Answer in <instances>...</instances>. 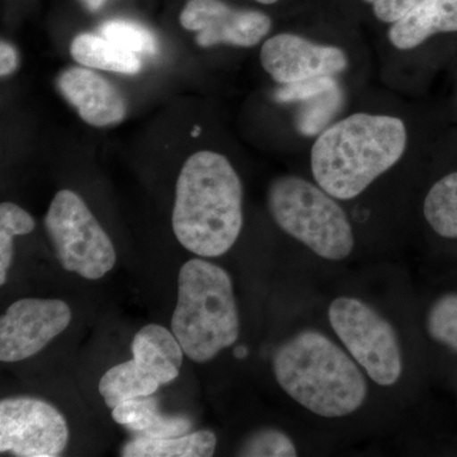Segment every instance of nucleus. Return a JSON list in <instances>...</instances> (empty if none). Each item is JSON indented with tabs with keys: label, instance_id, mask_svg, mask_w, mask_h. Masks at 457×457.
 Returning a JSON list of instances; mask_svg holds the SVG:
<instances>
[{
	"label": "nucleus",
	"instance_id": "nucleus-1",
	"mask_svg": "<svg viewBox=\"0 0 457 457\" xmlns=\"http://www.w3.org/2000/svg\"><path fill=\"white\" fill-rule=\"evenodd\" d=\"M171 225L180 245L198 257H220L233 248L243 228V186L224 155L204 150L186 161Z\"/></svg>",
	"mask_w": 457,
	"mask_h": 457
},
{
	"label": "nucleus",
	"instance_id": "nucleus-2",
	"mask_svg": "<svg viewBox=\"0 0 457 457\" xmlns=\"http://www.w3.org/2000/svg\"><path fill=\"white\" fill-rule=\"evenodd\" d=\"M407 143L398 117L352 114L319 135L312 147V177L337 200H353L398 163Z\"/></svg>",
	"mask_w": 457,
	"mask_h": 457
},
{
	"label": "nucleus",
	"instance_id": "nucleus-3",
	"mask_svg": "<svg viewBox=\"0 0 457 457\" xmlns=\"http://www.w3.org/2000/svg\"><path fill=\"white\" fill-rule=\"evenodd\" d=\"M273 372L282 390L318 417L351 416L368 398L359 363L317 330H303L282 343L273 356Z\"/></svg>",
	"mask_w": 457,
	"mask_h": 457
},
{
	"label": "nucleus",
	"instance_id": "nucleus-4",
	"mask_svg": "<svg viewBox=\"0 0 457 457\" xmlns=\"http://www.w3.org/2000/svg\"><path fill=\"white\" fill-rule=\"evenodd\" d=\"M170 330L195 362L212 361L239 338L233 281L220 266L204 260L183 264Z\"/></svg>",
	"mask_w": 457,
	"mask_h": 457
},
{
	"label": "nucleus",
	"instance_id": "nucleus-5",
	"mask_svg": "<svg viewBox=\"0 0 457 457\" xmlns=\"http://www.w3.org/2000/svg\"><path fill=\"white\" fill-rule=\"evenodd\" d=\"M267 203L276 224L318 257L339 262L353 252V228L347 213L317 183L279 177L270 183Z\"/></svg>",
	"mask_w": 457,
	"mask_h": 457
},
{
	"label": "nucleus",
	"instance_id": "nucleus-6",
	"mask_svg": "<svg viewBox=\"0 0 457 457\" xmlns=\"http://www.w3.org/2000/svg\"><path fill=\"white\" fill-rule=\"evenodd\" d=\"M330 327L345 350L370 380L392 386L403 374V353L395 328L368 303L339 296L328 309Z\"/></svg>",
	"mask_w": 457,
	"mask_h": 457
},
{
	"label": "nucleus",
	"instance_id": "nucleus-7",
	"mask_svg": "<svg viewBox=\"0 0 457 457\" xmlns=\"http://www.w3.org/2000/svg\"><path fill=\"white\" fill-rule=\"evenodd\" d=\"M45 228L68 272L98 279L113 269V243L82 197L71 189L57 192L45 218Z\"/></svg>",
	"mask_w": 457,
	"mask_h": 457
},
{
	"label": "nucleus",
	"instance_id": "nucleus-8",
	"mask_svg": "<svg viewBox=\"0 0 457 457\" xmlns=\"http://www.w3.org/2000/svg\"><path fill=\"white\" fill-rule=\"evenodd\" d=\"M131 350L134 359L113 366L99 381V394L108 408L125 400L153 395L162 385L179 378L185 351L167 328L158 324L141 328Z\"/></svg>",
	"mask_w": 457,
	"mask_h": 457
},
{
	"label": "nucleus",
	"instance_id": "nucleus-9",
	"mask_svg": "<svg viewBox=\"0 0 457 457\" xmlns=\"http://www.w3.org/2000/svg\"><path fill=\"white\" fill-rule=\"evenodd\" d=\"M68 442V423L49 403L29 396L0 402V453L56 457L64 453Z\"/></svg>",
	"mask_w": 457,
	"mask_h": 457
},
{
	"label": "nucleus",
	"instance_id": "nucleus-10",
	"mask_svg": "<svg viewBox=\"0 0 457 457\" xmlns=\"http://www.w3.org/2000/svg\"><path fill=\"white\" fill-rule=\"evenodd\" d=\"M71 320V308L62 300H18L0 319V361L18 362L35 356L64 332Z\"/></svg>",
	"mask_w": 457,
	"mask_h": 457
},
{
	"label": "nucleus",
	"instance_id": "nucleus-11",
	"mask_svg": "<svg viewBox=\"0 0 457 457\" xmlns=\"http://www.w3.org/2000/svg\"><path fill=\"white\" fill-rule=\"evenodd\" d=\"M180 25L197 32L201 47L230 45L253 47L272 29V21L258 11L237 9L221 0H188L179 17Z\"/></svg>",
	"mask_w": 457,
	"mask_h": 457
},
{
	"label": "nucleus",
	"instance_id": "nucleus-12",
	"mask_svg": "<svg viewBox=\"0 0 457 457\" xmlns=\"http://www.w3.org/2000/svg\"><path fill=\"white\" fill-rule=\"evenodd\" d=\"M261 62L281 86L336 77L348 68V57L339 47L315 44L294 33H279L264 42Z\"/></svg>",
	"mask_w": 457,
	"mask_h": 457
},
{
	"label": "nucleus",
	"instance_id": "nucleus-13",
	"mask_svg": "<svg viewBox=\"0 0 457 457\" xmlns=\"http://www.w3.org/2000/svg\"><path fill=\"white\" fill-rule=\"evenodd\" d=\"M57 88L84 121L97 128L116 125L126 116V101L120 90L88 68L66 69Z\"/></svg>",
	"mask_w": 457,
	"mask_h": 457
},
{
	"label": "nucleus",
	"instance_id": "nucleus-14",
	"mask_svg": "<svg viewBox=\"0 0 457 457\" xmlns=\"http://www.w3.org/2000/svg\"><path fill=\"white\" fill-rule=\"evenodd\" d=\"M275 98L279 104L302 102L303 106L297 126L303 134L312 135L323 130L335 117L341 107L342 90L335 77H318L282 86L276 90Z\"/></svg>",
	"mask_w": 457,
	"mask_h": 457
},
{
	"label": "nucleus",
	"instance_id": "nucleus-15",
	"mask_svg": "<svg viewBox=\"0 0 457 457\" xmlns=\"http://www.w3.org/2000/svg\"><path fill=\"white\" fill-rule=\"evenodd\" d=\"M457 32V0H423L393 23L389 40L395 49L411 50L437 33Z\"/></svg>",
	"mask_w": 457,
	"mask_h": 457
},
{
	"label": "nucleus",
	"instance_id": "nucleus-16",
	"mask_svg": "<svg viewBox=\"0 0 457 457\" xmlns=\"http://www.w3.org/2000/svg\"><path fill=\"white\" fill-rule=\"evenodd\" d=\"M112 417L114 422L141 437H179L192 428L188 418L162 414L158 408V399L152 395L120 403L112 409Z\"/></svg>",
	"mask_w": 457,
	"mask_h": 457
},
{
	"label": "nucleus",
	"instance_id": "nucleus-17",
	"mask_svg": "<svg viewBox=\"0 0 457 457\" xmlns=\"http://www.w3.org/2000/svg\"><path fill=\"white\" fill-rule=\"evenodd\" d=\"M71 53L75 62L86 68L129 75L141 71V60L137 54L102 35L80 33L71 42Z\"/></svg>",
	"mask_w": 457,
	"mask_h": 457
},
{
	"label": "nucleus",
	"instance_id": "nucleus-18",
	"mask_svg": "<svg viewBox=\"0 0 457 457\" xmlns=\"http://www.w3.org/2000/svg\"><path fill=\"white\" fill-rule=\"evenodd\" d=\"M218 438L212 431L186 433L179 437L149 438L137 436L122 447L123 457H209Z\"/></svg>",
	"mask_w": 457,
	"mask_h": 457
},
{
	"label": "nucleus",
	"instance_id": "nucleus-19",
	"mask_svg": "<svg viewBox=\"0 0 457 457\" xmlns=\"http://www.w3.org/2000/svg\"><path fill=\"white\" fill-rule=\"evenodd\" d=\"M423 213L437 236L457 239V170L432 186L423 204Z\"/></svg>",
	"mask_w": 457,
	"mask_h": 457
},
{
	"label": "nucleus",
	"instance_id": "nucleus-20",
	"mask_svg": "<svg viewBox=\"0 0 457 457\" xmlns=\"http://www.w3.org/2000/svg\"><path fill=\"white\" fill-rule=\"evenodd\" d=\"M35 228V220L26 210L17 204H0V285L7 282L13 261V237L26 236Z\"/></svg>",
	"mask_w": 457,
	"mask_h": 457
},
{
	"label": "nucleus",
	"instance_id": "nucleus-21",
	"mask_svg": "<svg viewBox=\"0 0 457 457\" xmlns=\"http://www.w3.org/2000/svg\"><path fill=\"white\" fill-rule=\"evenodd\" d=\"M99 35L137 55H155L158 50L154 35L145 27L132 21H108L99 27Z\"/></svg>",
	"mask_w": 457,
	"mask_h": 457
},
{
	"label": "nucleus",
	"instance_id": "nucleus-22",
	"mask_svg": "<svg viewBox=\"0 0 457 457\" xmlns=\"http://www.w3.org/2000/svg\"><path fill=\"white\" fill-rule=\"evenodd\" d=\"M427 332L433 341L457 353V294L436 300L427 315Z\"/></svg>",
	"mask_w": 457,
	"mask_h": 457
},
{
	"label": "nucleus",
	"instance_id": "nucleus-23",
	"mask_svg": "<svg viewBox=\"0 0 457 457\" xmlns=\"http://www.w3.org/2000/svg\"><path fill=\"white\" fill-rule=\"evenodd\" d=\"M237 455L249 457L297 456L294 441L278 429L264 428L253 433L240 446Z\"/></svg>",
	"mask_w": 457,
	"mask_h": 457
},
{
	"label": "nucleus",
	"instance_id": "nucleus-24",
	"mask_svg": "<svg viewBox=\"0 0 457 457\" xmlns=\"http://www.w3.org/2000/svg\"><path fill=\"white\" fill-rule=\"evenodd\" d=\"M372 4L376 18L381 22L395 23L407 16L411 9L416 8L423 0H365Z\"/></svg>",
	"mask_w": 457,
	"mask_h": 457
},
{
	"label": "nucleus",
	"instance_id": "nucleus-25",
	"mask_svg": "<svg viewBox=\"0 0 457 457\" xmlns=\"http://www.w3.org/2000/svg\"><path fill=\"white\" fill-rule=\"evenodd\" d=\"M18 66V54L16 47L9 42L2 41L0 44V74L8 77L16 71Z\"/></svg>",
	"mask_w": 457,
	"mask_h": 457
},
{
	"label": "nucleus",
	"instance_id": "nucleus-26",
	"mask_svg": "<svg viewBox=\"0 0 457 457\" xmlns=\"http://www.w3.org/2000/svg\"><path fill=\"white\" fill-rule=\"evenodd\" d=\"M104 2L106 0H82L84 7L89 9L90 12L98 11L104 4Z\"/></svg>",
	"mask_w": 457,
	"mask_h": 457
},
{
	"label": "nucleus",
	"instance_id": "nucleus-27",
	"mask_svg": "<svg viewBox=\"0 0 457 457\" xmlns=\"http://www.w3.org/2000/svg\"><path fill=\"white\" fill-rule=\"evenodd\" d=\"M255 2H260L262 4H275L278 0H255Z\"/></svg>",
	"mask_w": 457,
	"mask_h": 457
},
{
	"label": "nucleus",
	"instance_id": "nucleus-28",
	"mask_svg": "<svg viewBox=\"0 0 457 457\" xmlns=\"http://www.w3.org/2000/svg\"><path fill=\"white\" fill-rule=\"evenodd\" d=\"M201 129L198 126H195L194 131H192V137H200Z\"/></svg>",
	"mask_w": 457,
	"mask_h": 457
},
{
	"label": "nucleus",
	"instance_id": "nucleus-29",
	"mask_svg": "<svg viewBox=\"0 0 457 457\" xmlns=\"http://www.w3.org/2000/svg\"><path fill=\"white\" fill-rule=\"evenodd\" d=\"M245 353H246V352H245V348H240V350H239V348H237V356L245 357Z\"/></svg>",
	"mask_w": 457,
	"mask_h": 457
}]
</instances>
